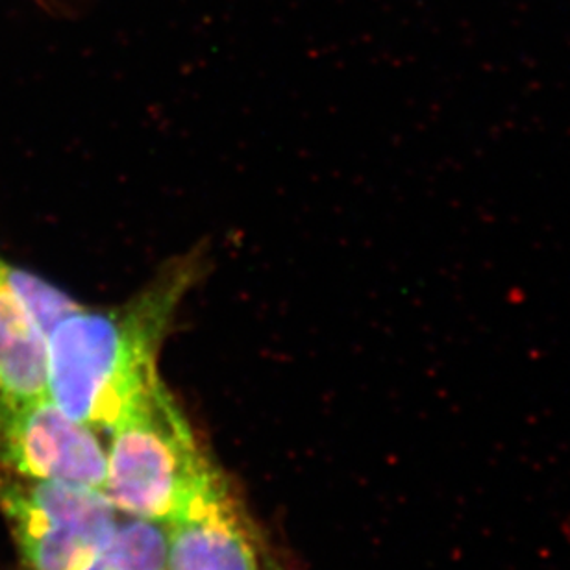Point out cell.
I'll use <instances>...</instances> for the list:
<instances>
[{
  "label": "cell",
  "mask_w": 570,
  "mask_h": 570,
  "mask_svg": "<svg viewBox=\"0 0 570 570\" xmlns=\"http://www.w3.org/2000/svg\"><path fill=\"white\" fill-rule=\"evenodd\" d=\"M195 259H180L132 301L80 307L47 335V396L95 432H110L158 382V352L193 282Z\"/></svg>",
  "instance_id": "6da1fadb"
},
{
  "label": "cell",
  "mask_w": 570,
  "mask_h": 570,
  "mask_svg": "<svg viewBox=\"0 0 570 570\" xmlns=\"http://www.w3.org/2000/svg\"><path fill=\"white\" fill-rule=\"evenodd\" d=\"M108 433L106 494L122 515L169 522L217 471L161 380Z\"/></svg>",
  "instance_id": "7a4b0ae2"
},
{
  "label": "cell",
  "mask_w": 570,
  "mask_h": 570,
  "mask_svg": "<svg viewBox=\"0 0 570 570\" xmlns=\"http://www.w3.org/2000/svg\"><path fill=\"white\" fill-rule=\"evenodd\" d=\"M0 510L16 535L22 570H80L116 530L108 494L0 472Z\"/></svg>",
  "instance_id": "3957f363"
},
{
  "label": "cell",
  "mask_w": 570,
  "mask_h": 570,
  "mask_svg": "<svg viewBox=\"0 0 570 570\" xmlns=\"http://www.w3.org/2000/svg\"><path fill=\"white\" fill-rule=\"evenodd\" d=\"M108 454L94 428L49 396H0V472L106 493Z\"/></svg>",
  "instance_id": "277c9868"
},
{
  "label": "cell",
  "mask_w": 570,
  "mask_h": 570,
  "mask_svg": "<svg viewBox=\"0 0 570 570\" xmlns=\"http://www.w3.org/2000/svg\"><path fill=\"white\" fill-rule=\"evenodd\" d=\"M167 570H262L242 510L217 471L169 522Z\"/></svg>",
  "instance_id": "5b68a950"
},
{
  "label": "cell",
  "mask_w": 570,
  "mask_h": 570,
  "mask_svg": "<svg viewBox=\"0 0 570 570\" xmlns=\"http://www.w3.org/2000/svg\"><path fill=\"white\" fill-rule=\"evenodd\" d=\"M16 265L0 258V396L47 395V337L13 285Z\"/></svg>",
  "instance_id": "8992f818"
},
{
  "label": "cell",
  "mask_w": 570,
  "mask_h": 570,
  "mask_svg": "<svg viewBox=\"0 0 570 570\" xmlns=\"http://www.w3.org/2000/svg\"><path fill=\"white\" fill-rule=\"evenodd\" d=\"M99 554L80 570H167V522L125 515Z\"/></svg>",
  "instance_id": "52a82bcc"
},
{
  "label": "cell",
  "mask_w": 570,
  "mask_h": 570,
  "mask_svg": "<svg viewBox=\"0 0 570 570\" xmlns=\"http://www.w3.org/2000/svg\"><path fill=\"white\" fill-rule=\"evenodd\" d=\"M13 285L21 296L22 304L27 306L30 317L38 324L45 337L56 324L82 307V304L72 301L71 296L66 295L63 291L56 289L55 285L19 267H16L13 273Z\"/></svg>",
  "instance_id": "ba28073f"
},
{
  "label": "cell",
  "mask_w": 570,
  "mask_h": 570,
  "mask_svg": "<svg viewBox=\"0 0 570 570\" xmlns=\"http://www.w3.org/2000/svg\"><path fill=\"white\" fill-rule=\"evenodd\" d=\"M267 570H282L281 567L276 566V563H273V561H267Z\"/></svg>",
  "instance_id": "9c48e42d"
}]
</instances>
